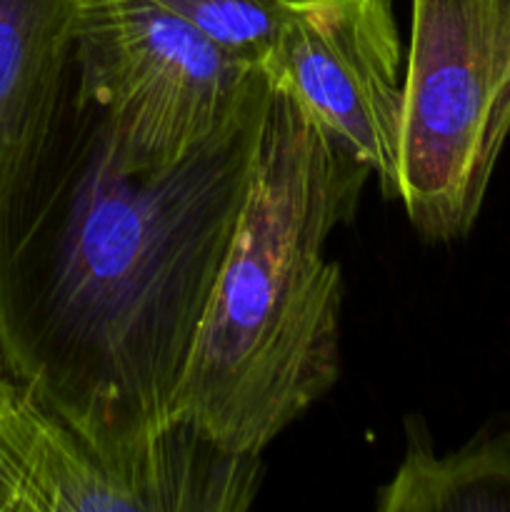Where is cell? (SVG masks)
<instances>
[{"instance_id":"7","label":"cell","mask_w":510,"mask_h":512,"mask_svg":"<svg viewBox=\"0 0 510 512\" xmlns=\"http://www.w3.org/2000/svg\"><path fill=\"white\" fill-rule=\"evenodd\" d=\"M80 0H0V263L73 78Z\"/></svg>"},{"instance_id":"4","label":"cell","mask_w":510,"mask_h":512,"mask_svg":"<svg viewBox=\"0 0 510 512\" xmlns=\"http://www.w3.org/2000/svg\"><path fill=\"white\" fill-rule=\"evenodd\" d=\"M260 65L160 0H80L73 95L103 120L120 163L158 170L218 130Z\"/></svg>"},{"instance_id":"5","label":"cell","mask_w":510,"mask_h":512,"mask_svg":"<svg viewBox=\"0 0 510 512\" xmlns=\"http://www.w3.org/2000/svg\"><path fill=\"white\" fill-rule=\"evenodd\" d=\"M500 83V0H413L400 203L428 243L465 238L483 210L505 145Z\"/></svg>"},{"instance_id":"8","label":"cell","mask_w":510,"mask_h":512,"mask_svg":"<svg viewBox=\"0 0 510 512\" xmlns=\"http://www.w3.org/2000/svg\"><path fill=\"white\" fill-rule=\"evenodd\" d=\"M380 512H510V423L435 455L425 420L405 418V458L378 490Z\"/></svg>"},{"instance_id":"2","label":"cell","mask_w":510,"mask_h":512,"mask_svg":"<svg viewBox=\"0 0 510 512\" xmlns=\"http://www.w3.org/2000/svg\"><path fill=\"white\" fill-rule=\"evenodd\" d=\"M368 178L270 85L248 193L173 400L175 420L223 453L260 458L338 383L343 273L325 243L355 218Z\"/></svg>"},{"instance_id":"1","label":"cell","mask_w":510,"mask_h":512,"mask_svg":"<svg viewBox=\"0 0 510 512\" xmlns=\"http://www.w3.org/2000/svg\"><path fill=\"white\" fill-rule=\"evenodd\" d=\"M268 100L260 68L188 158L133 170L70 85L0 263L3 373L113 443L178 428L175 388L238 225Z\"/></svg>"},{"instance_id":"3","label":"cell","mask_w":510,"mask_h":512,"mask_svg":"<svg viewBox=\"0 0 510 512\" xmlns=\"http://www.w3.org/2000/svg\"><path fill=\"white\" fill-rule=\"evenodd\" d=\"M260 458L178 425L150 443L88 433L0 370V512H243Z\"/></svg>"},{"instance_id":"6","label":"cell","mask_w":510,"mask_h":512,"mask_svg":"<svg viewBox=\"0 0 510 512\" xmlns=\"http://www.w3.org/2000/svg\"><path fill=\"white\" fill-rule=\"evenodd\" d=\"M260 68L400 203L405 65L390 0H285Z\"/></svg>"}]
</instances>
